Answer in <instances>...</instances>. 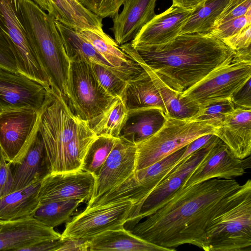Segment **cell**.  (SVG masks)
Wrapping results in <instances>:
<instances>
[{"label": "cell", "mask_w": 251, "mask_h": 251, "mask_svg": "<svg viewBox=\"0 0 251 251\" xmlns=\"http://www.w3.org/2000/svg\"><path fill=\"white\" fill-rule=\"evenodd\" d=\"M205 251H251V190L210 223Z\"/></svg>", "instance_id": "obj_6"}, {"label": "cell", "mask_w": 251, "mask_h": 251, "mask_svg": "<svg viewBox=\"0 0 251 251\" xmlns=\"http://www.w3.org/2000/svg\"><path fill=\"white\" fill-rule=\"evenodd\" d=\"M250 156L236 157L218 137L213 140L203 158L187 176L181 186L189 187L212 179H231L241 176L251 168Z\"/></svg>", "instance_id": "obj_10"}, {"label": "cell", "mask_w": 251, "mask_h": 251, "mask_svg": "<svg viewBox=\"0 0 251 251\" xmlns=\"http://www.w3.org/2000/svg\"><path fill=\"white\" fill-rule=\"evenodd\" d=\"M251 10V0H229L216 20L214 28L226 21L244 16Z\"/></svg>", "instance_id": "obj_40"}, {"label": "cell", "mask_w": 251, "mask_h": 251, "mask_svg": "<svg viewBox=\"0 0 251 251\" xmlns=\"http://www.w3.org/2000/svg\"><path fill=\"white\" fill-rule=\"evenodd\" d=\"M235 108L231 99L214 101L200 106L198 112L189 120L206 121L216 128L223 122L226 115Z\"/></svg>", "instance_id": "obj_35"}, {"label": "cell", "mask_w": 251, "mask_h": 251, "mask_svg": "<svg viewBox=\"0 0 251 251\" xmlns=\"http://www.w3.org/2000/svg\"><path fill=\"white\" fill-rule=\"evenodd\" d=\"M134 204L123 201L86 208L66 224L63 238L90 240L106 230L124 227Z\"/></svg>", "instance_id": "obj_9"}, {"label": "cell", "mask_w": 251, "mask_h": 251, "mask_svg": "<svg viewBox=\"0 0 251 251\" xmlns=\"http://www.w3.org/2000/svg\"><path fill=\"white\" fill-rule=\"evenodd\" d=\"M251 79L231 98L235 107L251 109Z\"/></svg>", "instance_id": "obj_43"}, {"label": "cell", "mask_w": 251, "mask_h": 251, "mask_svg": "<svg viewBox=\"0 0 251 251\" xmlns=\"http://www.w3.org/2000/svg\"><path fill=\"white\" fill-rule=\"evenodd\" d=\"M13 182L10 164L3 156L0 162V199L11 193Z\"/></svg>", "instance_id": "obj_42"}, {"label": "cell", "mask_w": 251, "mask_h": 251, "mask_svg": "<svg viewBox=\"0 0 251 251\" xmlns=\"http://www.w3.org/2000/svg\"><path fill=\"white\" fill-rule=\"evenodd\" d=\"M50 15L63 25L76 31L91 30L101 31L102 19L82 4L78 0H49Z\"/></svg>", "instance_id": "obj_24"}, {"label": "cell", "mask_w": 251, "mask_h": 251, "mask_svg": "<svg viewBox=\"0 0 251 251\" xmlns=\"http://www.w3.org/2000/svg\"><path fill=\"white\" fill-rule=\"evenodd\" d=\"M136 145L119 136L96 177L90 203L127 179L135 170Z\"/></svg>", "instance_id": "obj_16"}, {"label": "cell", "mask_w": 251, "mask_h": 251, "mask_svg": "<svg viewBox=\"0 0 251 251\" xmlns=\"http://www.w3.org/2000/svg\"><path fill=\"white\" fill-rule=\"evenodd\" d=\"M0 69L18 72L14 48L0 21Z\"/></svg>", "instance_id": "obj_38"}, {"label": "cell", "mask_w": 251, "mask_h": 251, "mask_svg": "<svg viewBox=\"0 0 251 251\" xmlns=\"http://www.w3.org/2000/svg\"><path fill=\"white\" fill-rule=\"evenodd\" d=\"M63 242L58 251H89L90 240L77 238H63Z\"/></svg>", "instance_id": "obj_44"}, {"label": "cell", "mask_w": 251, "mask_h": 251, "mask_svg": "<svg viewBox=\"0 0 251 251\" xmlns=\"http://www.w3.org/2000/svg\"><path fill=\"white\" fill-rule=\"evenodd\" d=\"M77 32L113 67L121 69L133 76L143 70L141 66L125 53L115 40L103 30H82Z\"/></svg>", "instance_id": "obj_26"}, {"label": "cell", "mask_w": 251, "mask_h": 251, "mask_svg": "<svg viewBox=\"0 0 251 251\" xmlns=\"http://www.w3.org/2000/svg\"><path fill=\"white\" fill-rule=\"evenodd\" d=\"M216 135L214 134L205 135L197 138L187 144L186 146L185 149L180 157L176 166L184 160L193 152L196 151L205 146Z\"/></svg>", "instance_id": "obj_45"}, {"label": "cell", "mask_w": 251, "mask_h": 251, "mask_svg": "<svg viewBox=\"0 0 251 251\" xmlns=\"http://www.w3.org/2000/svg\"><path fill=\"white\" fill-rule=\"evenodd\" d=\"M167 116L164 111L158 107L128 111L127 119L119 136L137 144L158 131Z\"/></svg>", "instance_id": "obj_27"}, {"label": "cell", "mask_w": 251, "mask_h": 251, "mask_svg": "<svg viewBox=\"0 0 251 251\" xmlns=\"http://www.w3.org/2000/svg\"><path fill=\"white\" fill-rule=\"evenodd\" d=\"M205 0H172V6L193 9Z\"/></svg>", "instance_id": "obj_47"}, {"label": "cell", "mask_w": 251, "mask_h": 251, "mask_svg": "<svg viewBox=\"0 0 251 251\" xmlns=\"http://www.w3.org/2000/svg\"><path fill=\"white\" fill-rule=\"evenodd\" d=\"M3 155L1 147H0V162L1 159L2 157H3Z\"/></svg>", "instance_id": "obj_49"}, {"label": "cell", "mask_w": 251, "mask_h": 251, "mask_svg": "<svg viewBox=\"0 0 251 251\" xmlns=\"http://www.w3.org/2000/svg\"><path fill=\"white\" fill-rule=\"evenodd\" d=\"M89 251H170L138 237L124 227L93 237L90 239Z\"/></svg>", "instance_id": "obj_25"}, {"label": "cell", "mask_w": 251, "mask_h": 251, "mask_svg": "<svg viewBox=\"0 0 251 251\" xmlns=\"http://www.w3.org/2000/svg\"><path fill=\"white\" fill-rule=\"evenodd\" d=\"M0 222H1V221H0Z\"/></svg>", "instance_id": "obj_50"}, {"label": "cell", "mask_w": 251, "mask_h": 251, "mask_svg": "<svg viewBox=\"0 0 251 251\" xmlns=\"http://www.w3.org/2000/svg\"><path fill=\"white\" fill-rule=\"evenodd\" d=\"M251 78V60L235 55L232 61L208 74L184 91V98L200 106L218 100L231 99Z\"/></svg>", "instance_id": "obj_7"}, {"label": "cell", "mask_w": 251, "mask_h": 251, "mask_svg": "<svg viewBox=\"0 0 251 251\" xmlns=\"http://www.w3.org/2000/svg\"><path fill=\"white\" fill-rule=\"evenodd\" d=\"M216 137L176 166L172 172L152 190L141 203L134 207L124 227L126 229L131 228L142 220L149 216L158 204L177 190L182 185L188 174L203 158Z\"/></svg>", "instance_id": "obj_12"}, {"label": "cell", "mask_w": 251, "mask_h": 251, "mask_svg": "<svg viewBox=\"0 0 251 251\" xmlns=\"http://www.w3.org/2000/svg\"><path fill=\"white\" fill-rule=\"evenodd\" d=\"M250 24H251V10L244 16L219 25L210 32L205 34L222 41L237 33Z\"/></svg>", "instance_id": "obj_37"}, {"label": "cell", "mask_w": 251, "mask_h": 251, "mask_svg": "<svg viewBox=\"0 0 251 251\" xmlns=\"http://www.w3.org/2000/svg\"><path fill=\"white\" fill-rule=\"evenodd\" d=\"M122 98L128 111L158 107L162 109L167 115L166 107L160 96L151 76L144 69L127 81Z\"/></svg>", "instance_id": "obj_29"}, {"label": "cell", "mask_w": 251, "mask_h": 251, "mask_svg": "<svg viewBox=\"0 0 251 251\" xmlns=\"http://www.w3.org/2000/svg\"><path fill=\"white\" fill-rule=\"evenodd\" d=\"M133 48L164 83L181 93L231 62L235 54L221 40L203 33L180 34L164 44Z\"/></svg>", "instance_id": "obj_2"}, {"label": "cell", "mask_w": 251, "mask_h": 251, "mask_svg": "<svg viewBox=\"0 0 251 251\" xmlns=\"http://www.w3.org/2000/svg\"><path fill=\"white\" fill-rule=\"evenodd\" d=\"M39 113V129L50 173L60 172L64 152L75 134L80 119L65 100L52 91Z\"/></svg>", "instance_id": "obj_5"}, {"label": "cell", "mask_w": 251, "mask_h": 251, "mask_svg": "<svg viewBox=\"0 0 251 251\" xmlns=\"http://www.w3.org/2000/svg\"><path fill=\"white\" fill-rule=\"evenodd\" d=\"M128 116V111L122 97L117 98L102 112L87 121L97 136L119 137Z\"/></svg>", "instance_id": "obj_30"}, {"label": "cell", "mask_w": 251, "mask_h": 251, "mask_svg": "<svg viewBox=\"0 0 251 251\" xmlns=\"http://www.w3.org/2000/svg\"><path fill=\"white\" fill-rule=\"evenodd\" d=\"M222 41L235 52L251 49V24L247 25L235 35Z\"/></svg>", "instance_id": "obj_41"}, {"label": "cell", "mask_w": 251, "mask_h": 251, "mask_svg": "<svg viewBox=\"0 0 251 251\" xmlns=\"http://www.w3.org/2000/svg\"><path fill=\"white\" fill-rule=\"evenodd\" d=\"M157 0H126L122 11L112 18L111 28L120 46L132 41L142 27L156 15Z\"/></svg>", "instance_id": "obj_21"}, {"label": "cell", "mask_w": 251, "mask_h": 251, "mask_svg": "<svg viewBox=\"0 0 251 251\" xmlns=\"http://www.w3.org/2000/svg\"><path fill=\"white\" fill-rule=\"evenodd\" d=\"M0 21L12 43L19 72L50 89L48 78L19 19L16 0H0Z\"/></svg>", "instance_id": "obj_11"}, {"label": "cell", "mask_w": 251, "mask_h": 251, "mask_svg": "<svg viewBox=\"0 0 251 251\" xmlns=\"http://www.w3.org/2000/svg\"><path fill=\"white\" fill-rule=\"evenodd\" d=\"M251 190V180L212 178L181 186L165 198L145 220L127 229L138 237L175 251L190 244L204 251L206 230L217 216Z\"/></svg>", "instance_id": "obj_1"}, {"label": "cell", "mask_w": 251, "mask_h": 251, "mask_svg": "<svg viewBox=\"0 0 251 251\" xmlns=\"http://www.w3.org/2000/svg\"><path fill=\"white\" fill-rule=\"evenodd\" d=\"M229 0H205L197 5L182 27L180 34L210 32Z\"/></svg>", "instance_id": "obj_31"}, {"label": "cell", "mask_w": 251, "mask_h": 251, "mask_svg": "<svg viewBox=\"0 0 251 251\" xmlns=\"http://www.w3.org/2000/svg\"><path fill=\"white\" fill-rule=\"evenodd\" d=\"M39 112L29 108L0 111V147L7 161L15 158L31 136L37 124Z\"/></svg>", "instance_id": "obj_17"}, {"label": "cell", "mask_w": 251, "mask_h": 251, "mask_svg": "<svg viewBox=\"0 0 251 251\" xmlns=\"http://www.w3.org/2000/svg\"><path fill=\"white\" fill-rule=\"evenodd\" d=\"M91 65L99 82L106 91L115 97L123 96L126 80L103 66L95 63Z\"/></svg>", "instance_id": "obj_36"}, {"label": "cell", "mask_w": 251, "mask_h": 251, "mask_svg": "<svg viewBox=\"0 0 251 251\" xmlns=\"http://www.w3.org/2000/svg\"><path fill=\"white\" fill-rule=\"evenodd\" d=\"M41 182L11 192L0 199V221H15L33 217L39 205Z\"/></svg>", "instance_id": "obj_28"}, {"label": "cell", "mask_w": 251, "mask_h": 251, "mask_svg": "<svg viewBox=\"0 0 251 251\" xmlns=\"http://www.w3.org/2000/svg\"><path fill=\"white\" fill-rule=\"evenodd\" d=\"M8 162L14 178L11 192L41 182L50 173L38 121L25 145L15 158Z\"/></svg>", "instance_id": "obj_14"}, {"label": "cell", "mask_w": 251, "mask_h": 251, "mask_svg": "<svg viewBox=\"0 0 251 251\" xmlns=\"http://www.w3.org/2000/svg\"><path fill=\"white\" fill-rule=\"evenodd\" d=\"M63 242V238L45 240L30 245L22 251H58Z\"/></svg>", "instance_id": "obj_46"}, {"label": "cell", "mask_w": 251, "mask_h": 251, "mask_svg": "<svg viewBox=\"0 0 251 251\" xmlns=\"http://www.w3.org/2000/svg\"><path fill=\"white\" fill-rule=\"evenodd\" d=\"M66 54L70 62L83 61L104 66L128 81L134 76L110 64L95 48L79 33L55 21Z\"/></svg>", "instance_id": "obj_23"}, {"label": "cell", "mask_w": 251, "mask_h": 251, "mask_svg": "<svg viewBox=\"0 0 251 251\" xmlns=\"http://www.w3.org/2000/svg\"><path fill=\"white\" fill-rule=\"evenodd\" d=\"M50 91L21 73L0 69V111L22 108L39 111Z\"/></svg>", "instance_id": "obj_13"}, {"label": "cell", "mask_w": 251, "mask_h": 251, "mask_svg": "<svg viewBox=\"0 0 251 251\" xmlns=\"http://www.w3.org/2000/svg\"><path fill=\"white\" fill-rule=\"evenodd\" d=\"M215 135L240 159L251 153V109L236 107L215 128Z\"/></svg>", "instance_id": "obj_20"}, {"label": "cell", "mask_w": 251, "mask_h": 251, "mask_svg": "<svg viewBox=\"0 0 251 251\" xmlns=\"http://www.w3.org/2000/svg\"><path fill=\"white\" fill-rule=\"evenodd\" d=\"M20 22L49 81L67 103L70 98L71 62L54 18L32 0H16Z\"/></svg>", "instance_id": "obj_3"}, {"label": "cell", "mask_w": 251, "mask_h": 251, "mask_svg": "<svg viewBox=\"0 0 251 251\" xmlns=\"http://www.w3.org/2000/svg\"><path fill=\"white\" fill-rule=\"evenodd\" d=\"M120 48L150 75L165 106L167 116L189 120L198 112L200 106L181 98V93L173 90L164 83L155 72L145 63L130 42L120 46Z\"/></svg>", "instance_id": "obj_22"}, {"label": "cell", "mask_w": 251, "mask_h": 251, "mask_svg": "<svg viewBox=\"0 0 251 251\" xmlns=\"http://www.w3.org/2000/svg\"><path fill=\"white\" fill-rule=\"evenodd\" d=\"M71 96L67 104L78 118L89 121L102 112L117 98L99 82L90 63L71 62Z\"/></svg>", "instance_id": "obj_8"}, {"label": "cell", "mask_w": 251, "mask_h": 251, "mask_svg": "<svg viewBox=\"0 0 251 251\" xmlns=\"http://www.w3.org/2000/svg\"><path fill=\"white\" fill-rule=\"evenodd\" d=\"M215 128L206 121H193L167 116L158 131L136 144L135 170L161 160L200 137L214 135Z\"/></svg>", "instance_id": "obj_4"}, {"label": "cell", "mask_w": 251, "mask_h": 251, "mask_svg": "<svg viewBox=\"0 0 251 251\" xmlns=\"http://www.w3.org/2000/svg\"><path fill=\"white\" fill-rule=\"evenodd\" d=\"M117 138L107 135L97 136L86 152L81 170L93 175L96 177L111 151Z\"/></svg>", "instance_id": "obj_34"}, {"label": "cell", "mask_w": 251, "mask_h": 251, "mask_svg": "<svg viewBox=\"0 0 251 251\" xmlns=\"http://www.w3.org/2000/svg\"><path fill=\"white\" fill-rule=\"evenodd\" d=\"M81 202L80 200H71L39 203L33 217L53 228L69 220Z\"/></svg>", "instance_id": "obj_33"}, {"label": "cell", "mask_w": 251, "mask_h": 251, "mask_svg": "<svg viewBox=\"0 0 251 251\" xmlns=\"http://www.w3.org/2000/svg\"><path fill=\"white\" fill-rule=\"evenodd\" d=\"M192 10L172 5L144 25L130 42L131 46L159 45L171 41L180 34Z\"/></svg>", "instance_id": "obj_19"}, {"label": "cell", "mask_w": 251, "mask_h": 251, "mask_svg": "<svg viewBox=\"0 0 251 251\" xmlns=\"http://www.w3.org/2000/svg\"><path fill=\"white\" fill-rule=\"evenodd\" d=\"M97 136L87 121L80 119L75 134L64 152L60 172L81 170L86 152Z\"/></svg>", "instance_id": "obj_32"}, {"label": "cell", "mask_w": 251, "mask_h": 251, "mask_svg": "<svg viewBox=\"0 0 251 251\" xmlns=\"http://www.w3.org/2000/svg\"><path fill=\"white\" fill-rule=\"evenodd\" d=\"M95 181L93 175L82 170L50 173L41 181L39 202L71 200L89 201L93 194Z\"/></svg>", "instance_id": "obj_15"}, {"label": "cell", "mask_w": 251, "mask_h": 251, "mask_svg": "<svg viewBox=\"0 0 251 251\" xmlns=\"http://www.w3.org/2000/svg\"><path fill=\"white\" fill-rule=\"evenodd\" d=\"M42 9L50 14L52 11L51 6L49 0H32Z\"/></svg>", "instance_id": "obj_48"}, {"label": "cell", "mask_w": 251, "mask_h": 251, "mask_svg": "<svg viewBox=\"0 0 251 251\" xmlns=\"http://www.w3.org/2000/svg\"><path fill=\"white\" fill-rule=\"evenodd\" d=\"M61 237L53 228L33 217L0 222V251H22L37 242Z\"/></svg>", "instance_id": "obj_18"}, {"label": "cell", "mask_w": 251, "mask_h": 251, "mask_svg": "<svg viewBox=\"0 0 251 251\" xmlns=\"http://www.w3.org/2000/svg\"><path fill=\"white\" fill-rule=\"evenodd\" d=\"M86 8L101 19L113 18L126 0H78Z\"/></svg>", "instance_id": "obj_39"}]
</instances>
